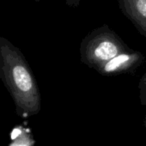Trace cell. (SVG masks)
Returning a JSON list of instances; mask_svg holds the SVG:
<instances>
[{
	"mask_svg": "<svg viewBox=\"0 0 146 146\" xmlns=\"http://www.w3.org/2000/svg\"><path fill=\"white\" fill-rule=\"evenodd\" d=\"M0 74L16 105L17 113L28 118L39 113L41 97L33 72L21 52L0 40Z\"/></svg>",
	"mask_w": 146,
	"mask_h": 146,
	"instance_id": "cell-1",
	"label": "cell"
},
{
	"mask_svg": "<svg viewBox=\"0 0 146 146\" xmlns=\"http://www.w3.org/2000/svg\"><path fill=\"white\" fill-rule=\"evenodd\" d=\"M133 49L108 25H102L90 32L82 40L80 58L83 64L96 70L112 58Z\"/></svg>",
	"mask_w": 146,
	"mask_h": 146,
	"instance_id": "cell-2",
	"label": "cell"
},
{
	"mask_svg": "<svg viewBox=\"0 0 146 146\" xmlns=\"http://www.w3.org/2000/svg\"><path fill=\"white\" fill-rule=\"evenodd\" d=\"M145 60L144 55L135 50L122 52L99 65L95 70L104 77L133 73Z\"/></svg>",
	"mask_w": 146,
	"mask_h": 146,
	"instance_id": "cell-3",
	"label": "cell"
},
{
	"mask_svg": "<svg viewBox=\"0 0 146 146\" xmlns=\"http://www.w3.org/2000/svg\"><path fill=\"white\" fill-rule=\"evenodd\" d=\"M120 11L146 38V0H118Z\"/></svg>",
	"mask_w": 146,
	"mask_h": 146,
	"instance_id": "cell-4",
	"label": "cell"
},
{
	"mask_svg": "<svg viewBox=\"0 0 146 146\" xmlns=\"http://www.w3.org/2000/svg\"><path fill=\"white\" fill-rule=\"evenodd\" d=\"M18 134L12 136V143L10 146H32L34 141L31 139L30 134L27 133V131L22 126L17 127Z\"/></svg>",
	"mask_w": 146,
	"mask_h": 146,
	"instance_id": "cell-5",
	"label": "cell"
},
{
	"mask_svg": "<svg viewBox=\"0 0 146 146\" xmlns=\"http://www.w3.org/2000/svg\"><path fill=\"white\" fill-rule=\"evenodd\" d=\"M139 99L140 103L143 106H146V87L139 89Z\"/></svg>",
	"mask_w": 146,
	"mask_h": 146,
	"instance_id": "cell-6",
	"label": "cell"
},
{
	"mask_svg": "<svg viewBox=\"0 0 146 146\" xmlns=\"http://www.w3.org/2000/svg\"><path fill=\"white\" fill-rule=\"evenodd\" d=\"M82 0H66V5L70 7H78Z\"/></svg>",
	"mask_w": 146,
	"mask_h": 146,
	"instance_id": "cell-7",
	"label": "cell"
},
{
	"mask_svg": "<svg viewBox=\"0 0 146 146\" xmlns=\"http://www.w3.org/2000/svg\"><path fill=\"white\" fill-rule=\"evenodd\" d=\"M144 87H146V73H144L143 75V77L141 78L139 84H138V89L144 88Z\"/></svg>",
	"mask_w": 146,
	"mask_h": 146,
	"instance_id": "cell-8",
	"label": "cell"
},
{
	"mask_svg": "<svg viewBox=\"0 0 146 146\" xmlns=\"http://www.w3.org/2000/svg\"><path fill=\"white\" fill-rule=\"evenodd\" d=\"M143 125H144V128H145V130H146V115H145V117H144V119H143Z\"/></svg>",
	"mask_w": 146,
	"mask_h": 146,
	"instance_id": "cell-9",
	"label": "cell"
}]
</instances>
